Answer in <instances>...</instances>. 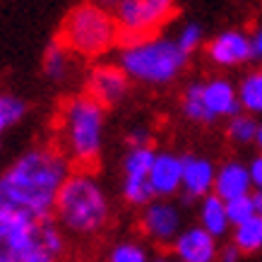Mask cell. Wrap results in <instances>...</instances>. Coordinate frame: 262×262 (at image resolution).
<instances>
[{
  "mask_svg": "<svg viewBox=\"0 0 262 262\" xmlns=\"http://www.w3.org/2000/svg\"><path fill=\"white\" fill-rule=\"evenodd\" d=\"M70 173L68 157L58 149H29L0 176V212L36 222L48 219L56 212L58 192Z\"/></svg>",
  "mask_w": 262,
  "mask_h": 262,
  "instance_id": "1",
  "label": "cell"
},
{
  "mask_svg": "<svg viewBox=\"0 0 262 262\" xmlns=\"http://www.w3.org/2000/svg\"><path fill=\"white\" fill-rule=\"evenodd\" d=\"M65 238L48 219L0 212V262H60Z\"/></svg>",
  "mask_w": 262,
  "mask_h": 262,
  "instance_id": "2",
  "label": "cell"
},
{
  "mask_svg": "<svg viewBox=\"0 0 262 262\" xmlns=\"http://www.w3.org/2000/svg\"><path fill=\"white\" fill-rule=\"evenodd\" d=\"M58 222L77 236H92L106 226L111 205L101 183L89 171H75L68 176L56 200Z\"/></svg>",
  "mask_w": 262,
  "mask_h": 262,
  "instance_id": "3",
  "label": "cell"
},
{
  "mask_svg": "<svg viewBox=\"0 0 262 262\" xmlns=\"http://www.w3.org/2000/svg\"><path fill=\"white\" fill-rule=\"evenodd\" d=\"M188 65V53L176 39L168 36H144L127 41L120 51V68L130 80L149 87H164L173 82Z\"/></svg>",
  "mask_w": 262,
  "mask_h": 262,
  "instance_id": "4",
  "label": "cell"
},
{
  "mask_svg": "<svg viewBox=\"0 0 262 262\" xmlns=\"http://www.w3.org/2000/svg\"><path fill=\"white\" fill-rule=\"evenodd\" d=\"M106 127V106L89 94L72 96L60 108V137L63 147L72 159L89 166L99 159L103 147Z\"/></svg>",
  "mask_w": 262,
  "mask_h": 262,
  "instance_id": "5",
  "label": "cell"
},
{
  "mask_svg": "<svg viewBox=\"0 0 262 262\" xmlns=\"http://www.w3.org/2000/svg\"><path fill=\"white\" fill-rule=\"evenodd\" d=\"M118 22L103 5L80 3L65 15L60 24V41L72 53L94 58L106 53L118 41Z\"/></svg>",
  "mask_w": 262,
  "mask_h": 262,
  "instance_id": "6",
  "label": "cell"
},
{
  "mask_svg": "<svg viewBox=\"0 0 262 262\" xmlns=\"http://www.w3.org/2000/svg\"><path fill=\"white\" fill-rule=\"evenodd\" d=\"M176 15V0H120L116 5V22L127 41L154 36Z\"/></svg>",
  "mask_w": 262,
  "mask_h": 262,
  "instance_id": "7",
  "label": "cell"
},
{
  "mask_svg": "<svg viewBox=\"0 0 262 262\" xmlns=\"http://www.w3.org/2000/svg\"><path fill=\"white\" fill-rule=\"evenodd\" d=\"M140 226L144 236L151 238L157 246H173V241L183 231V214L173 202L157 198L147 207H142Z\"/></svg>",
  "mask_w": 262,
  "mask_h": 262,
  "instance_id": "8",
  "label": "cell"
},
{
  "mask_svg": "<svg viewBox=\"0 0 262 262\" xmlns=\"http://www.w3.org/2000/svg\"><path fill=\"white\" fill-rule=\"evenodd\" d=\"M207 56L216 68H241L253 60V43L250 34L241 29H226L219 32L207 43Z\"/></svg>",
  "mask_w": 262,
  "mask_h": 262,
  "instance_id": "9",
  "label": "cell"
},
{
  "mask_svg": "<svg viewBox=\"0 0 262 262\" xmlns=\"http://www.w3.org/2000/svg\"><path fill=\"white\" fill-rule=\"evenodd\" d=\"M130 89V77L120 65H96L87 77V94L101 103V106H113L123 101Z\"/></svg>",
  "mask_w": 262,
  "mask_h": 262,
  "instance_id": "10",
  "label": "cell"
},
{
  "mask_svg": "<svg viewBox=\"0 0 262 262\" xmlns=\"http://www.w3.org/2000/svg\"><path fill=\"white\" fill-rule=\"evenodd\" d=\"M202 99H205V108L212 123L219 118H233V116L243 113L238 87L224 77H212V80L202 82Z\"/></svg>",
  "mask_w": 262,
  "mask_h": 262,
  "instance_id": "11",
  "label": "cell"
},
{
  "mask_svg": "<svg viewBox=\"0 0 262 262\" xmlns=\"http://www.w3.org/2000/svg\"><path fill=\"white\" fill-rule=\"evenodd\" d=\"M173 253L183 262H216L219 260V243L202 226H188L173 241Z\"/></svg>",
  "mask_w": 262,
  "mask_h": 262,
  "instance_id": "12",
  "label": "cell"
},
{
  "mask_svg": "<svg viewBox=\"0 0 262 262\" xmlns=\"http://www.w3.org/2000/svg\"><path fill=\"white\" fill-rule=\"evenodd\" d=\"M216 166L212 159L200 154H185L183 157V192L188 200H202L214 192Z\"/></svg>",
  "mask_w": 262,
  "mask_h": 262,
  "instance_id": "13",
  "label": "cell"
},
{
  "mask_svg": "<svg viewBox=\"0 0 262 262\" xmlns=\"http://www.w3.org/2000/svg\"><path fill=\"white\" fill-rule=\"evenodd\" d=\"M149 183L154 195L161 200L173 198L183 190V157L173 151H157V159L151 164Z\"/></svg>",
  "mask_w": 262,
  "mask_h": 262,
  "instance_id": "14",
  "label": "cell"
},
{
  "mask_svg": "<svg viewBox=\"0 0 262 262\" xmlns=\"http://www.w3.org/2000/svg\"><path fill=\"white\" fill-rule=\"evenodd\" d=\"M253 190V181H250V171L248 164L243 161H224L222 166L216 168V181H214V195L229 202L233 198H243L250 195Z\"/></svg>",
  "mask_w": 262,
  "mask_h": 262,
  "instance_id": "15",
  "label": "cell"
},
{
  "mask_svg": "<svg viewBox=\"0 0 262 262\" xmlns=\"http://www.w3.org/2000/svg\"><path fill=\"white\" fill-rule=\"evenodd\" d=\"M200 226L209 231L214 238L226 236L231 229L229 214H226V202L214 192L200 200Z\"/></svg>",
  "mask_w": 262,
  "mask_h": 262,
  "instance_id": "16",
  "label": "cell"
},
{
  "mask_svg": "<svg viewBox=\"0 0 262 262\" xmlns=\"http://www.w3.org/2000/svg\"><path fill=\"white\" fill-rule=\"evenodd\" d=\"M70 48L58 39L48 43L46 53H43V75L53 82H63L70 72Z\"/></svg>",
  "mask_w": 262,
  "mask_h": 262,
  "instance_id": "17",
  "label": "cell"
},
{
  "mask_svg": "<svg viewBox=\"0 0 262 262\" xmlns=\"http://www.w3.org/2000/svg\"><path fill=\"white\" fill-rule=\"evenodd\" d=\"M231 243L238 248L241 253H248V255L262 250V216L255 214L253 219L233 226Z\"/></svg>",
  "mask_w": 262,
  "mask_h": 262,
  "instance_id": "18",
  "label": "cell"
},
{
  "mask_svg": "<svg viewBox=\"0 0 262 262\" xmlns=\"http://www.w3.org/2000/svg\"><path fill=\"white\" fill-rule=\"evenodd\" d=\"M238 99L243 111L250 116H262V68L248 72L238 84Z\"/></svg>",
  "mask_w": 262,
  "mask_h": 262,
  "instance_id": "19",
  "label": "cell"
},
{
  "mask_svg": "<svg viewBox=\"0 0 262 262\" xmlns=\"http://www.w3.org/2000/svg\"><path fill=\"white\" fill-rule=\"evenodd\" d=\"M157 151L151 147H130L123 159V178H149Z\"/></svg>",
  "mask_w": 262,
  "mask_h": 262,
  "instance_id": "20",
  "label": "cell"
},
{
  "mask_svg": "<svg viewBox=\"0 0 262 262\" xmlns=\"http://www.w3.org/2000/svg\"><path fill=\"white\" fill-rule=\"evenodd\" d=\"M181 111L183 116L192 123H200V125H209V113L205 108V99H202V82H192L185 87L181 99Z\"/></svg>",
  "mask_w": 262,
  "mask_h": 262,
  "instance_id": "21",
  "label": "cell"
},
{
  "mask_svg": "<svg viewBox=\"0 0 262 262\" xmlns=\"http://www.w3.org/2000/svg\"><path fill=\"white\" fill-rule=\"evenodd\" d=\"M257 127H260V123H257L250 113H238V116L229 118L226 135H229V140L233 144H255Z\"/></svg>",
  "mask_w": 262,
  "mask_h": 262,
  "instance_id": "22",
  "label": "cell"
},
{
  "mask_svg": "<svg viewBox=\"0 0 262 262\" xmlns=\"http://www.w3.org/2000/svg\"><path fill=\"white\" fill-rule=\"evenodd\" d=\"M123 198L135 207H147L151 200H157L151 190L149 178H123Z\"/></svg>",
  "mask_w": 262,
  "mask_h": 262,
  "instance_id": "23",
  "label": "cell"
},
{
  "mask_svg": "<svg viewBox=\"0 0 262 262\" xmlns=\"http://www.w3.org/2000/svg\"><path fill=\"white\" fill-rule=\"evenodd\" d=\"M27 113V103L19 96H10V94H0V133L5 127L15 125L24 118Z\"/></svg>",
  "mask_w": 262,
  "mask_h": 262,
  "instance_id": "24",
  "label": "cell"
},
{
  "mask_svg": "<svg viewBox=\"0 0 262 262\" xmlns=\"http://www.w3.org/2000/svg\"><path fill=\"white\" fill-rule=\"evenodd\" d=\"M149 253L147 248L135 243V241H123L118 246H113L108 253V262H149Z\"/></svg>",
  "mask_w": 262,
  "mask_h": 262,
  "instance_id": "25",
  "label": "cell"
},
{
  "mask_svg": "<svg viewBox=\"0 0 262 262\" xmlns=\"http://www.w3.org/2000/svg\"><path fill=\"white\" fill-rule=\"evenodd\" d=\"M226 214H229L231 226H238V224L253 219L257 212H255V202H253V192L250 195H243V198H233L226 202Z\"/></svg>",
  "mask_w": 262,
  "mask_h": 262,
  "instance_id": "26",
  "label": "cell"
},
{
  "mask_svg": "<svg viewBox=\"0 0 262 262\" xmlns=\"http://www.w3.org/2000/svg\"><path fill=\"white\" fill-rule=\"evenodd\" d=\"M202 41H205V32H202V27H200L198 22H185L181 29H178V34H176V43H178L188 56L202 46Z\"/></svg>",
  "mask_w": 262,
  "mask_h": 262,
  "instance_id": "27",
  "label": "cell"
},
{
  "mask_svg": "<svg viewBox=\"0 0 262 262\" xmlns=\"http://www.w3.org/2000/svg\"><path fill=\"white\" fill-rule=\"evenodd\" d=\"M127 142H130V147H149L151 133L147 127H133V130L127 133Z\"/></svg>",
  "mask_w": 262,
  "mask_h": 262,
  "instance_id": "28",
  "label": "cell"
},
{
  "mask_svg": "<svg viewBox=\"0 0 262 262\" xmlns=\"http://www.w3.org/2000/svg\"><path fill=\"white\" fill-rule=\"evenodd\" d=\"M248 171H250L253 188H255V190H262V154H257L255 159H250V164H248Z\"/></svg>",
  "mask_w": 262,
  "mask_h": 262,
  "instance_id": "29",
  "label": "cell"
},
{
  "mask_svg": "<svg viewBox=\"0 0 262 262\" xmlns=\"http://www.w3.org/2000/svg\"><path fill=\"white\" fill-rule=\"evenodd\" d=\"M250 43H253V60H262V24L250 34Z\"/></svg>",
  "mask_w": 262,
  "mask_h": 262,
  "instance_id": "30",
  "label": "cell"
},
{
  "mask_svg": "<svg viewBox=\"0 0 262 262\" xmlns=\"http://www.w3.org/2000/svg\"><path fill=\"white\" fill-rule=\"evenodd\" d=\"M241 255H243V253H241L238 248L231 243V246H226L222 253H219V262H238Z\"/></svg>",
  "mask_w": 262,
  "mask_h": 262,
  "instance_id": "31",
  "label": "cell"
},
{
  "mask_svg": "<svg viewBox=\"0 0 262 262\" xmlns=\"http://www.w3.org/2000/svg\"><path fill=\"white\" fill-rule=\"evenodd\" d=\"M253 202H255V212H257V216H262V190L253 192Z\"/></svg>",
  "mask_w": 262,
  "mask_h": 262,
  "instance_id": "32",
  "label": "cell"
},
{
  "mask_svg": "<svg viewBox=\"0 0 262 262\" xmlns=\"http://www.w3.org/2000/svg\"><path fill=\"white\" fill-rule=\"evenodd\" d=\"M255 147L260 149V154H262V123H260V127H257V137H255Z\"/></svg>",
  "mask_w": 262,
  "mask_h": 262,
  "instance_id": "33",
  "label": "cell"
},
{
  "mask_svg": "<svg viewBox=\"0 0 262 262\" xmlns=\"http://www.w3.org/2000/svg\"><path fill=\"white\" fill-rule=\"evenodd\" d=\"M149 262H171V260H168L166 255H157V257H151Z\"/></svg>",
  "mask_w": 262,
  "mask_h": 262,
  "instance_id": "34",
  "label": "cell"
},
{
  "mask_svg": "<svg viewBox=\"0 0 262 262\" xmlns=\"http://www.w3.org/2000/svg\"><path fill=\"white\" fill-rule=\"evenodd\" d=\"M101 3H103V5H113V8H116V5H118L120 0H101Z\"/></svg>",
  "mask_w": 262,
  "mask_h": 262,
  "instance_id": "35",
  "label": "cell"
},
{
  "mask_svg": "<svg viewBox=\"0 0 262 262\" xmlns=\"http://www.w3.org/2000/svg\"><path fill=\"white\" fill-rule=\"evenodd\" d=\"M176 262H183V260H176Z\"/></svg>",
  "mask_w": 262,
  "mask_h": 262,
  "instance_id": "36",
  "label": "cell"
}]
</instances>
